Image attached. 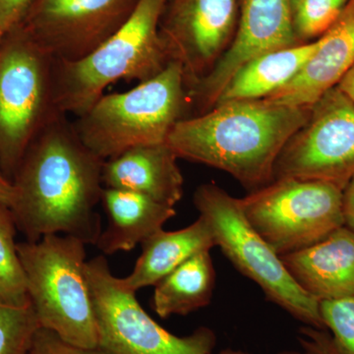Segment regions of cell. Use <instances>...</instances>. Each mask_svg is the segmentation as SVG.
<instances>
[{
  "label": "cell",
  "instance_id": "obj_1",
  "mask_svg": "<svg viewBox=\"0 0 354 354\" xmlns=\"http://www.w3.org/2000/svg\"><path fill=\"white\" fill-rule=\"evenodd\" d=\"M104 162L85 146L65 114L44 128L12 181L10 209L27 241L64 234L95 245L102 232L97 206L104 189Z\"/></svg>",
  "mask_w": 354,
  "mask_h": 354
},
{
  "label": "cell",
  "instance_id": "obj_2",
  "mask_svg": "<svg viewBox=\"0 0 354 354\" xmlns=\"http://www.w3.org/2000/svg\"><path fill=\"white\" fill-rule=\"evenodd\" d=\"M312 106L266 100L216 104L176 123L167 144L177 158L227 172L250 191L274 180V165Z\"/></svg>",
  "mask_w": 354,
  "mask_h": 354
},
{
  "label": "cell",
  "instance_id": "obj_3",
  "mask_svg": "<svg viewBox=\"0 0 354 354\" xmlns=\"http://www.w3.org/2000/svg\"><path fill=\"white\" fill-rule=\"evenodd\" d=\"M169 0H138L120 29L77 62L55 60L58 111L75 118L87 113L120 81L145 82L171 62L160 39V24Z\"/></svg>",
  "mask_w": 354,
  "mask_h": 354
},
{
  "label": "cell",
  "instance_id": "obj_4",
  "mask_svg": "<svg viewBox=\"0 0 354 354\" xmlns=\"http://www.w3.org/2000/svg\"><path fill=\"white\" fill-rule=\"evenodd\" d=\"M190 109L183 70L171 62L131 90L102 95L74 127L88 150L108 160L134 147L165 143Z\"/></svg>",
  "mask_w": 354,
  "mask_h": 354
},
{
  "label": "cell",
  "instance_id": "obj_5",
  "mask_svg": "<svg viewBox=\"0 0 354 354\" xmlns=\"http://www.w3.org/2000/svg\"><path fill=\"white\" fill-rule=\"evenodd\" d=\"M28 295L39 328L85 348L99 346L97 319L88 286L86 244L64 234L44 235L17 244Z\"/></svg>",
  "mask_w": 354,
  "mask_h": 354
},
{
  "label": "cell",
  "instance_id": "obj_6",
  "mask_svg": "<svg viewBox=\"0 0 354 354\" xmlns=\"http://www.w3.org/2000/svg\"><path fill=\"white\" fill-rule=\"evenodd\" d=\"M193 201L199 216L209 223L216 247H220L235 269L259 286L269 301L304 326L326 329L320 302L295 283L281 256L251 225L241 198L209 183L197 188Z\"/></svg>",
  "mask_w": 354,
  "mask_h": 354
},
{
  "label": "cell",
  "instance_id": "obj_7",
  "mask_svg": "<svg viewBox=\"0 0 354 354\" xmlns=\"http://www.w3.org/2000/svg\"><path fill=\"white\" fill-rule=\"evenodd\" d=\"M60 113L55 59L15 28L0 41V167L7 178L17 171L32 141Z\"/></svg>",
  "mask_w": 354,
  "mask_h": 354
},
{
  "label": "cell",
  "instance_id": "obj_8",
  "mask_svg": "<svg viewBox=\"0 0 354 354\" xmlns=\"http://www.w3.org/2000/svg\"><path fill=\"white\" fill-rule=\"evenodd\" d=\"M241 201L247 220L279 256L314 245L344 225L342 190L325 181L274 179Z\"/></svg>",
  "mask_w": 354,
  "mask_h": 354
},
{
  "label": "cell",
  "instance_id": "obj_9",
  "mask_svg": "<svg viewBox=\"0 0 354 354\" xmlns=\"http://www.w3.org/2000/svg\"><path fill=\"white\" fill-rule=\"evenodd\" d=\"M97 319L99 348L109 354H215L213 330L200 327L178 337L158 325L114 276L104 255L86 265Z\"/></svg>",
  "mask_w": 354,
  "mask_h": 354
},
{
  "label": "cell",
  "instance_id": "obj_10",
  "mask_svg": "<svg viewBox=\"0 0 354 354\" xmlns=\"http://www.w3.org/2000/svg\"><path fill=\"white\" fill-rule=\"evenodd\" d=\"M354 176V102L337 86L312 106L306 123L288 140L274 180L325 181L344 190Z\"/></svg>",
  "mask_w": 354,
  "mask_h": 354
},
{
  "label": "cell",
  "instance_id": "obj_11",
  "mask_svg": "<svg viewBox=\"0 0 354 354\" xmlns=\"http://www.w3.org/2000/svg\"><path fill=\"white\" fill-rule=\"evenodd\" d=\"M137 2L36 0L19 27L55 62H77L118 31Z\"/></svg>",
  "mask_w": 354,
  "mask_h": 354
},
{
  "label": "cell",
  "instance_id": "obj_12",
  "mask_svg": "<svg viewBox=\"0 0 354 354\" xmlns=\"http://www.w3.org/2000/svg\"><path fill=\"white\" fill-rule=\"evenodd\" d=\"M241 0H169L160 35L187 88L206 76L234 41Z\"/></svg>",
  "mask_w": 354,
  "mask_h": 354
},
{
  "label": "cell",
  "instance_id": "obj_13",
  "mask_svg": "<svg viewBox=\"0 0 354 354\" xmlns=\"http://www.w3.org/2000/svg\"><path fill=\"white\" fill-rule=\"evenodd\" d=\"M300 44L293 29L291 0H241L234 41L206 76L188 87L194 115L215 106L237 70L253 58Z\"/></svg>",
  "mask_w": 354,
  "mask_h": 354
},
{
  "label": "cell",
  "instance_id": "obj_14",
  "mask_svg": "<svg viewBox=\"0 0 354 354\" xmlns=\"http://www.w3.org/2000/svg\"><path fill=\"white\" fill-rule=\"evenodd\" d=\"M299 74L266 101L290 106H312L341 82L354 64V0H349Z\"/></svg>",
  "mask_w": 354,
  "mask_h": 354
},
{
  "label": "cell",
  "instance_id": "obj_15",
  "mask_svg": "<svg viewBox=\"0 0 354 354\" xmlns=\"http://www.w3.org/2000/svg\"><path fill=\"white\" fill-rule=\"evenodd\" d=\"M281 258L295 283L319 302L354 297V232L346 225Z\"/></svg>",
  "mask_w": 354,
  "mask_h": 354
},
{
  "label": "cell",
  "instance_id": "obj_16",
  "mask_svg": "<svg viewBox=\"0 0 354 354\" xmlns=\"http://www.w3.org/2000/svg\"><path fill=\"white\" fill-rule=\"evenodd\" d=\"M167 142L134 147L104 160V188L133 191L169 207L183 197L184 178Z\"/></svg>",
  "mask_w": 354,
  "mask_h": 354
},
{
  "label": "cell",
  "instance_id": "obj_17",
  "mask_svg": "<svg viewBox=\"0 0 354 354\" xmlns=\"http://www.w3.org/2000/svg\"><path fill=\"white\" fill-rule=\"evenodd\" d=\"M101 203L108 216V225L95 246L102 255L131 251L176 215L174 207L129 190L104 188Z\"/></svg>",
  "mask_w": 354,
  "mask_h": 354
},
{
  "label": "cell",
  "instance_id": "obj_18",
  "mask_svg": "<svg viewBox=\"0 0 354 354\" xmlns=\"http://www.w3.org/2000/svg\"><path fill=\"white\" fill-rule=\"evenodd\" d=\"M132 272L120 278L127 290L136 291L155 286L169 272L201 251L216 247L213 232L202 216L188 227L174 232L164 228L146 239Z\"/></svg>",
  "mask_w": 354,
  "mask_h": 354
},
{
  "label": "cell",
  "instance_id": "obj_19",
  "mask_svg": "<svg viewBox=\"0 0 354 354\" xmlns=\"http://www.w3.org/2000/svg\"><path fill=\"white\" fill-rule=\"evenodd\" d=\"M318 46L319 41L316 39L253 58L237 70L216 104L230 101H256L270 97L299 74Z\"/></svg>",
  "mask_w": 354,
  "mask_h": 354
},
{
  "label": "cell",
  "instance_id": "obj_20",
  "mask_svg": "<svg viewBox=\"0 0 354 354\" xmlns=\"http://www.w3.org/2000/svg\"><path fill=\"white\" fill-rule=\"evenodd\" d=\"M209 252L195 254L155 286L153 309L158 317L186 316L211 304L216 270Z\"/></svg>",
  "mask_w": 354,
  "mask_h": 354
},
{
  "label": "cell",
  "instance_id": "obj_21",
  "mask_svg": "<svg viewBox=\"0 0 354 354\" xmlns=\"http://www.w3.org/2000/svg\"><path fill=\"white\" fill-rule=\"evenodd\" d=\"M11 209L0 205V304L24 307L31 304L17 244Z\"/></svg>",
  "mask_w": 354,
  "mask_h": 354
},
{
  "label": "cell",
  "instance_id": "obj_22",
  "mask_svg": "<svg viewBox=\"0 0 354 354\" xmlns=\"http://www.w3.org/2000/svg\"><path fill=\"white\" fill-rule=\"evenodd\" d=\"M349 0H301L293 8V29L300 44L320 39L339 17Z\"/></svg>",
  "mask_w": 354,
  "mask_h": 354
},
{
  "label": "cell",
  "instance_id": "obj_23",
  "mask_svg": "<svg viewBox=\"0 0 354 354\" xmlns=\"http://www.w3.org/2000/svg\"><path fill=\"white\" fill-rule=\"evenodd\" d=\"M39 329L31 304L15 307L0 304V354H29Z\"/></svg>",
  "mask_w": 354,
  "mask_h": 354
},
{
  "label": "cell",
  "instance_id": "obj_24",
  "mask_svg": "<svg viewBox=\"0 0 354 354\" xmlns=\"http://www.w3.org/2000/svg\"><path fill=\"white\" fill-rule=\"evenodd\" d=\"M326 329L342 354H354V297L320 302Z\"/></svg>",
  "mask_w": 354,
  "mask_h": 354
},
{
  "label": "cell",
  "instance_id": "obj_25",
  "mask_svg": "<svg viewBox=\"0 0 354 354\" xmlns=\"http://www.w3.org/2000/svg\"><path fill=\"white\" fill-rule=\"evenodd\" d=\"M29 354H109L99 348H85L62 341L50 330L39 328L35 335Z\"/></svg>",
  "mask_w": 354,
  "mask_h": 354
},
{
  "label": "cell",
  "instance_id": "obj_26",
  "mask_svg": "<svg viewBox=\"0 0 354 354\" xmlns=\"http://www.w3.org/2000/svg\"><path fill=\"white\" fill-rule=\"evenodd\" d=\"M297 339L299 349L283 351L279 354H342L327 329L302 326L298 330Z\"/></svg>",
  "mask_w": 354,
  "mask_h": 354
},
{
  "label": "cell",
  "instance_id": "obj_27",
  "mask_svg": "<svg viewBox=\"0 0 354 354\" xmlns=\"http://www.w3.org/2000/svg\"><path fill=\"white\" fill-rule=\"evenodd\" d=\"M36 0H0V41L19 27Z\"/></svg>",
  "mask_w": 354,
  "mask_h": 354
},
{
  "label": "cell",
  "instance_id": "obj_28",
  "mask_svg": "<svg viewBox=\"0 0 354 354\" xmlns=\"http://www.w3.org/2000/svg\"><path fill=\"white\" fill-rule=\"evenodd\" d=\"M344 225L354 232V176L342 190Z\"/></svg>",
  "mask_w": 354,
  "mask_h": 354
},
{
  "label": "cell",
  "instance_id": "obj_29",
  "mask_svg": "<svg viewBox=\"0 0 354 354\" xmlns=\"http://www.w3.org/2000/svg\"><path fill=\"white\" fill-rule=\"evenodd\" d=\"M14 198H15L14 184L12 181L7 178L0 167V205H4L10 209Z\"/></svg>",
  "mask_w": 354,
  "mask_h": 354
},
{
  "label": "cell",
  "instance_id": "obj_30",
  "mask_svg": "<svg viewBox=\"0 0 354 354\" xmlns=\"http://www.w3.org/2000/svg\"><path fill=\"white\" fill-rule=\"evenodd\" d=\"M337 88L354 102V64L348 73L346 74V76L342 79L341 82L337 85Z\"/></svg>",
  "mask_w": 354,
  "mask_h": 354
},
{
  "label": "cell",
  "instance_id": "obj_31",
  "mask_svg": "<svg viewBox=\"0 0 354 354\" xmlns=\"http://www.w3.org/2000/svg\"><path fill=\"white\" fill-rule=\"evenodd\" d=\"M215 354H252L246 353V351H236V349L227 348L220 351V353Z\"/></svg>",
  "mask_w": 354,
  "mask_h": 354
},
{
  "label": "cell",
  "instance_id": "obj_32",
  "mask_svg": "<svg viewBox=\"0 0 354 354\" xmlns=\"http://www.w3.org/2000/svg\"><path fill=\"white\" fill-rule=\"evenodd\" d=\"M300 1H301V0H291V4H292V9L295 8V6H297V4L299 3Z\"/></svg>",
  "mask_w": 354,
  "mask_h": 354
}]
</instances>
